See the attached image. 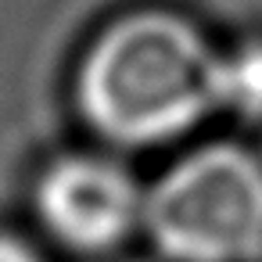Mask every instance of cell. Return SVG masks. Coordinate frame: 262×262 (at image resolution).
<instances>
[{"mask_svg":"<svg viewBox=\"0 0 262 262\" xmlns=\"http://www.w3.org/2000/svg\"><path fill=\"white\" fill-rule=\"evenodd\" d=\"M144 223L176 262H244L262 248V169L233 147L194 151L151 187Z\"/></svg>","mask_w":262,"mask_h":262,"instance_id":"7a4b0ae2","label":"cell"},{"mask_svg":"<svg viewBox=\"0 0 262 262\" xmlns=\"http://www.w3.org/2000/svg\"><path fill=\"white\" fill-rule=\"evenodd\" d=\"M219 54L169 11L104 22L76 54L69 97L79 122L119 147L162 144L190 129L215 101Z\"/></svg>","mask_w":262,"mask_h":262,"instance_id":"6da1fadb","label":"cell"},{"mask_svg":"<svg viewBox=\"0 0 262 262\" xmlns=\"http://www.w3.org/2000/svg\"><path fill=\"white\" fill-rule=\"evenodd\" d=\"M26 212L47 244L69 255H104L144 219V194L115 158L58 151L29 169Z\"/></svg>","mask_w":262,"mask_h":262,"instance_id":"3957f363","label":"cell"},{"mask_svg":"<svg viewBox=\"0 0 262 262\" xmlns=\"http://www.w3.org/2000/svg\"><path fill=\"white\" fill-rule=\"evenodd\" d=\"M215 101L241 115H262V47L258 43H248L237 54L219 58Z\"/></svg>","mask_w":262,"mask_h":262,"instance_id":"277c9868","label":"cell"},{"mask_svg":"<svg viewBox=\"0 0 262 262\" xmlns=\"http://www.w3.org/2000/svg\"><path fill=\"white\" fill-rule=\"evenodd\" d=\"M0 262H51V255L29 230L0 223Z\"/></svg>","mask_w":262,"mask_h":262,"instance_id":"5b68a950","label":"cell"}]
</instances>
